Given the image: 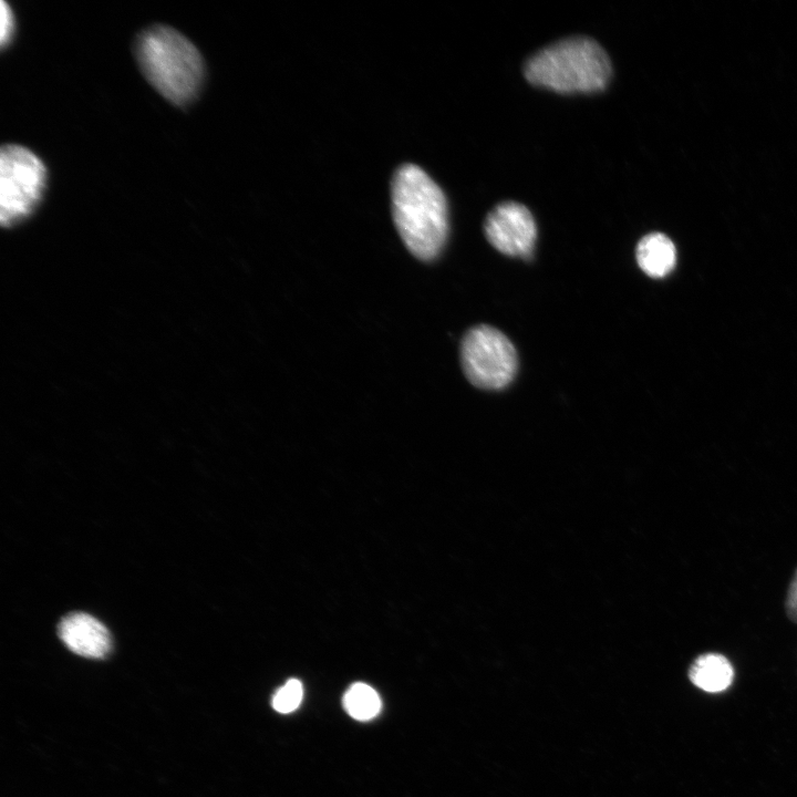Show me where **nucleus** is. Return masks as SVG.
I'll list each match as a JSON object with an SVG mask.
<instances>
[{
  "mask_svg": "<svg viewBox=\"0 0 797 797\" xmlns=\"http://www.w3.org/2000/svg\"><path fill=\"white\" fill-rule=\"evenodd\" d=\"M460 360L469 382L486 390H499L509 384L518 363L509 339L489 325L475 327L464 335Z\"/></svg>",
  "mask_w": 797,
  "mask_h": 797,
  "instance_id": "5",
  "label": "nucleus"
},
{
  "mask_svg": "<svg viewBox=\"0 0 797 797\" xmlns=\"http://www.w3.org/2000/svg\"><path fill=\"white\" fill-rule=\"evenodd\" d=\"M484 230L489 244L510 257L530 256L537 238V226L531 213L516 201L497 205L488 214Z\"/></svg>",
  "mask_w": 797,
  "mask_h": 797,
  "instance_id": "6",
  "label": "nucleus"
},
{
  "mask_svg": "<svg viewBox=\"0 0 797 797\" xmlns=\"http://www.w3.org/2000/svg\"><path fill=\"white\" fill-rule=\"evenodd\" d=\"M689 677L698 689L715 693L726 690L734 677L731 662L722 654L706 653L692 663Z\"/></svg>",
  "mask_w": 797,
  "mask_h": 797,
  "instance_id": "9",
  "label": "nucleus"
},
{
  "mask_svg": "<svg viewBox=\"0 0 797 797\" xmlns=\"http://www.w3.org/2000/svg\"><path fill=\"white\" fill-rule=\"evenodd\" d=\"M58 634L69 650L84 658L104 659L112 649L106 627L87 613L74 612L64 617L58 625Z\"/></svg>",
  "mask_w": 797,
  "mask_h": 797,
  "instance_id": "7",
  "label": "nucleus"
},
{
  "mask_svg": "<svg viewBox=\"0 0 797 797\" xmlns=\"http://www.w3.org/2000/svg\"><path fill=\"white\" fill-rule=\"evenodd\" d=\"M134 52L147 81L166 100L184 106L198 94L204 82V61L197 48L167 25L142 31Z\"/></svg>",
  "mask_w": 797,
  "mask_h": 797,
  "instance_id": "2",
  "label": "nucleus"
},
{
  "mask_svg": "<svg viewBox=\"0 0 797 797\" xmlns=\"http://www.w3.org/2000/svg\"><path fill=\"white\" fill-rule=\"evenodd\" d=\"M636 261L648 276L662 278L675 266V246L664 234H649L636 246Z\"/></svg>",
  "mask_w": 797,
  "mask_h": 797,
  "instance_id": "8",
  "label": "nucleus"
},
{
  "mask_svg": "<svg viewBox=\"0 0 797 797\" xmlns=\"http://www.w3.org/2000/svg\"><path fill=\"white\" fill-rule=\"evenodd\" d=\"M786 611L787 615L794 622H797V570L788 589L786 599Z\"/></svg>",
  "mask_w": 797,
  "mask_h": 797,
  "instance_id": "13",
  "label": "nucleus"
},
{
  "mask_svg": "<svg viewBox=\"0 0 797 797\" xmlns=\"http://www.w3.org/2000/svg\"><path fill=\"white\" fill-rule=\"evenodd\" d=\"M610 75L608 55L589 38L553 43L532 55L525 65V76L531 84L559 93L600 91Z\"/></svg>",
  "mask_w": 797,
  "mask_h": 797,
  "instance_id": "3",
  "label": "nucleus"
},
{
  "mask_svg": "<svg viewBox=\"0 0 797 797\" xmlns=\"http://www.w3.org/2000/svg\"><path fill=\"white\" fill-rule=\"evenodd\" d=\"M343 707L356 721H369L375 717L381 710V698L370 685L353 683L343 695Z\"/></svg>",
  "mask_w": 797,
  "mask_h": 797,
  "instance_id": "10",
  "label": "nucleus"
},
{
  "mask_svg": "<svg viewBox=\"0 0 797 797\" xmlns=\"http://www.w3.org/2000/svg\"><path fill=\"white\" fill-rule=\"evenodd\" d=\"M447 201L439 186L418 166L400 167L392 180V214L413 256L432 260L448 234Z\"/></svg>",
  "mask_w": 797,
  "mask_h": 797,
  "instance_id": "1",
  "label": "nucleus"
},
{
  "mask_svg": "<svg viewBox=\"0 0 797 797\" xmlns=\"http://www.w3.org/2000/svg\"><path fill=\"white\" fill-rule=\"evenodd\" d=\"M1 31H0V43L4 48L8 45L13 37L14 32V15L8 3L1 1Z\"/></svg>",
  "mask_w": 797,
  "mask_h": 797,
  "instance_id": "12",
  "label": "nucleus"
},
{
  "mask_svg": "<svg viewBox=\"0 0 797 797\" xmlns=\"http://www.w3.org/2000/svg\"><path fill=\"white\" fill-rule=\"evenodd\" d=\"M303 697V686L299 680L290 679L276 691L271 700L272 707L282 714L296 711Z\"/></svg>",
  "mask_w": 797,
  "mask_h": 797,
  "instance_id": "11",
  "label": "nucleus"
},
{
  "mask_svg": "<svg viewBox=\"0 0 797 797\" xmlns=\"http://www.w3.org/2000/svg\"><path fill=\"white\" fill-rule=\"evenodd\" d=\"M46 169L30 149L15 144L0 152V220L11 227L31 215L42 199Z\"/></svg>",
  "mask_w": 797,
  "mask_h": 797,
  "instance_id": "4",
  "label": "nucleus"
}]
</instances>
